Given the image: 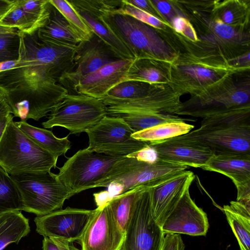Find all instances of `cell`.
Listing matches in <instances>:
<instances>
[{"instance_id":"1","label":"cell","mask_w":250,"mask_h":250,"mask_svg":"<svg viewBox=\"0 0 250 250\" xmlns=\"http://www.w3.org/2000/svg\"><path fill=\"white\" fill-rule=\"evenodd\" d=\"M19 32V62L14 68L0 72V90L14 117L21 121H39L69 94L58 82L73 68L77 47L48 44L39 39L37 32L31 35Z\"/></svg>"},{"instance_id":"2","label":"cell","mask_w":250,"mask_h":250,"mask_svg":"<svg viewBox=\"0 0 250 250\" xmlns=\"http://www.w3.org/2000/svg\"><path fill=\"white\" fill-rule=\"evenodd\" d=\"M142 162L126 156H112L80 149L59 168L61 181L76 194L94 188L105 187Z\"/></svg>"},{"instance_id":"3","label":"cell","mask_w":250,"mask_h":250,"mask_svg":"<svg viewBox=\"0 0 250 250\" xmlns=\"http://www.w3.org/2000/svg\"><path fill=\"white\" fill-rule=\"evenodd\" d=\"M179 136L213 154H250V105L203 118L199 128Z\"/></svg>"},{"instance_id":"4","label":"cell","mask_w":250,"mask_h":250,"mask_svg":"<svg viewBox=\"0 0 250 250\" xmlns=\"http://www.w3.org/2000/svg\"><path fill=\"white\" fill-rule=\"evenodd\" d=\"M236 72L216 57L179 53L169 63L168 85L181 96L197 97Z\"/></svg>"},{"instance_id":"5","label":"cell","mask_w":250,"mask_h":250,"mask_svg":"<svg viewBox=\"0 0 250 250\" xmlns=\"http://www.w3.org/2000/svg\"><path fill=\"white\" fill-rule=\"evenodd\" d=\"M114 10L105 11L101 19L134 59H151L170 63L176 58L179 52L158 34L157 29Z\"/></svg>"},{"instance_id":"6","label":"cell","mask_w":250,"mask_h":250,"mask_svg":"<svg viewBox=\"0 0 250 250\" xmlns=\"http://www.w3.org/2000/svg\"><path fill=\"white\" fill-rule=\"evenodd\" d=\"M20 192L22 210L37 216L62 209L64 201L75 195L50 171L22 172L10 175Z\"/></svg>"},{"instance_id":"7","label":"cell","mask_w":250,"mask_h":250,"mask_svg":"<svg viewBox=\"0 0 250 250\" xmlns=\"http://www.w3.org/2000/svg\"><path fill=\"white\" fill-rule=\"evenodd\" d=\"M58 158L42 148L11 120L0 140V167L9 175L47 171L55 168Z\"/></svg>"},{"instance_id":"8","label":"cell","mask_w":250,"mask_h":250,"mask_svg":"<svg viewBox=\"0 0 250 250\" xmlns=\"http://www.w3.org/2000/svg\"><path fill=\"white\" fill-rule=\"evenodd\" d=\"M229 76L205 93L183 103L178 115L205 118L235 108L250 105V83L235 84Z\"/></svg>"},{"instance_id":"9","label":"cell","mask_w":250,"mask_h":250,"mask_svg":"<svg viewBox=\"0 0 250 250\" xmlns=\"http://www.w3.org/2000/svg\"><path fill=\"white\" fill-rule=\"evenodd\" d=\"M108 115L106 106L100 100L82 94H68L42 123L45 128L61 126L70 134L85 132Z\"/></svg>"},{"instance_id":"10","label":"cell","mask_w":250,"mask_h":250,"mask_svg":"<svg viewBox=\"0 0 250 250\" xmlns=\"http://www.w3.org/2000/svg\"><path fill=\"white\" fill-rule=\"evenodd\" d=\"M165 235L153 217L147 187L142 185L126 226L121 250H161Z\"/></svg>"},{"instance_id":"11","label":"cell","mask_w":250,"mask_h":250,"mask_svg":"<svg viewBox=\"0 0 250 250\" xmlns=\"http://www.w3.org/2000/svg\"><path fill=\"white\" fill-rule=\"evenodd\" d=\"M88 149L112 156H127L148 145L131 137L134 132L119 116H104L85 131Z\"/></svg>"},{"instance_id":"12","label":"cell","mask_w":250,"mask_h":250,"mask_svg":"<svg viewBox=\"0 0 250 250\" xmlns=\"http://www.w3.org/2000/svg\"><path fill=\"white\" fill-rule=\"evenodd\" d=\"M194 178L192 171L186 170L145 184L149 191L153 217L161 227Z\"/></svg>"},{"instance_id":"13","label":"cell","mask_w":250,"mask_h":250,"mask_svg":"<svg viewBox=\"0 0 250 250\" xmlns=\"http://www.w3.org/2000/svg\"><path fill=\"white\" fill-rule=\"evenodd\" d=\"M124 239L125 232L107 203L93 210L78 243L81 250H121Z\"/></svg>"},{"instance_id":"14","label":"cell","mask_w":250,"mask_h":250,"mask_svg":"<svg viewBox=\"0 0 250 250\" xmlns=\"http://www.w3.org/2000/svg\"><path fill=\"white\" fill-rule=\"evenodd\" d=\"M121 60L94 33L88 40L81 42L77 46L74 65L69 72L60 78L58 83L73 90L79 82L85 76L102 66Z\"/></svg>"},{"instance_id":"15","label":"cell","mask_w":250,"mask_h":250,"mask_svg":"<svg viewBox=\"0 0 250 250\" xmlns=\"http://www.w3.org/2000/svg\"><path fill=\"white\" fill-rule=\"evenodd\" d=\"M181 95L168 84L157 86L147 95L131 100L101 99L108 114L116 116L132 112L168 113L178 115L183 107Z\"/></svg>"},{"instance_id":"16","label":"cell","mask_w":250,"mask_h":250,"mask_svg":"<svg viewBox=\"0 0 250 250\" xmlns=\"http://www.w3.org/2000/svg\"><path fill=\"white\" fill-rule=\"evenodd\" d=\"M93 210L67 207L34 218L36 231L43 236L74 242L81 237Z\"/></svg>"},{"instance_id":"17","label":"cell","mask_w":250,"mask_h":250,"mask_svg":"<svg viewBox=\"0 0 250 250\" xmlns=\"http://www.w3.org/2000/svg\"><path fill=\"white\" fill-rule=\"evenodd\" d=\"M201 168L230 179L237 188L236 201L250 203V154H213Z\"/></svg>"},{"instance_id":"18","label":"cell","mask_w":250,"mask_h":250,"mask_svg":"<svg viewBox=\"0 0 250 250\" xmlns=\"http://www.w3.org/2000/svg\"><path fill=\"white\" fill-rule=\"evenodd\" d=\"M209 228L207 215L198 207L187 190L162 226L165 234L206 236Z\"/></svg>"},{"instance_id":"19","label":"cell","mask_w":250,"mask_h":250,"mask_svg":"<svg viewBox=\"0 0 250 250\" xmlns=\"http://www.w3.org/2000/svg\"><path fill=\"white\" fill-rule=\"evenodd\" d=\"M147 143L156 150L159 159L189 167L202 168L213 155L208 148L179 136Z\"/></svg>"},{"instance_id":"20","label":"cell","mask_w":250,"mask_h":250,"mask_svg":"<svg viewBox=\"0 0 250 250\" xmlns=\"http://www.w3.org/2000/svg\"><path fill=\"white\" fill-rule=\"evenodd\" d=\"M133 60H120L105 65L83 77L73 91L96 99L104 98L114 86L125 82Z\"/></svg>"},{"instance_id":"21","label":"cell","mask_w":250,"mask_h":250,"mask_svg":"<svg viewBox=\"0 0 250 250\" xmlns=\"http://www.w3.org/2000/svg\"><path fill=\"white\" fill-rule=\"evenodd\" d=\"M92 32L97 36L121 60L134 58L122 42L103 23L101 16L107 11L94 2L85 3L80 8L76 9Z\"/></svg>"},{"instance_id":"22","label":"cell","mask_w":250,"mask_h":250,"mask_svg":"<svg viewBox=\"0 0 250 250\" xmlns=\"http://www.w3.org/2000/svg\"><path fill=\"white\" fill-rule=\"evenodd\" d=\"M188 167L159 159L153 164L142 163L114 181L123 187V193L155 179L187 170Z\"/></svg>"},{"instance_id":"23","label":"cell","mask_w":250,"mask_h":250,"mask_svg":"<svg viewBox=\"0 0 250 250\" xmlns=\"http://www.w3.org/2000/svg\"><path fill=\"white\" fill-rule=\"evenodd\" d=\"M37 34L41 42L57 46L76 47L82 42L66 19L50 3L49 18Z\"/></svg>"},{"instance_id":"24","label":"cell","mask_w":250,"mask_h":250,"mask_svg":"<svg viewBox=\"0 0 250 250\" xmlns=\"http://www.w3.org/2000/svg\"><path fill=\"white\" fill-rule=\"evenodd\" d=\"M169 63L151 59H134L125 81H135L151 84H168Z\"/></svg>"},{"instance_id":"25","label":"cell","mask_w":250,"mask_h":250,"mask_svg":"<svg viewBox=\"0 0 250 250\" xmlns=\"http://www.w3.org/2000/svg\"><path fill=\"white\" fill-rule=\"evenodd\" d=\"M223 210L239 245L250 250V203L231 201Z\"/></svg>"},{"instance_id":"26","label":"cell","mask_w":250,"mask_h":250,"mask_svg":"<svg viewBox=\"0 0 250 250\" xmlns=\"http://www.w3.org/2000/svg\"><path fill=\"white\" fill-rule=\"evenodd\" d=\"M15 125L28 137L42 148L58 158L64 155L71 148V144L67 136L59 138L51 131L33 126L26 122H14Z\"/></svg>"},{"instance_id":"27","label":"cell","mask_w":250,"mask_h":250,"mask_svg":"<svg viewBox=\"0 0 250 250\" xmlns=\"http://www.w3.org/2000/svg\"><path fill=\"white\" fill-rule=\"evenodd\" d=\"M211 14L224 23L244 30L249 24L250 1H213Z\"/></svg>"},{"instance_id":"28","label":"cell","mask_w":250,"mask_h":250,"mask_svg":"<svg viewBox=\"0 0 250 250\" xmlns=\"http://www.w3.org/2000/svg\"><path fill=\"white\" fill-rule=\"evenodd\" d=\"M30 232L29 219L21 211H11L0 215V250L13 243L18 244Z\"/></svg>"},{"instance_id":"29","label":"cell","mask_w":250,"mask_h":250,"mask_svg":"<svg viewBox=\"0 0 250 250\" xmlns=\"http://www.w3.org/2000/svg\"><path fill=\"white\" fill-rule=\"evenodd\" d=\"M194 127L185 122L166 123L133 133L131 137L146 142L161 141L186 134Z\"/></svg>"},{"instance_id":"30","label":"cell","mask_w":250,"mask_h":250,"mask_svg":"<svg viewBox=\"0 0 250 250\" xmlns=\"http://www.w3.org/2000/svg\"><path fill=\"white\" fill-rule=\"evenodd\" d=\"M116 116L122 118L134 133L166 123L187 120L177 115L154 112H132Z\"/></svg>"},{"instance_id":"31","label":"cell","mask_w":250,"mask_h":250,"mask_svg":"<svg viewBox=\"0 0 250 250\" xmlns=\"http://www.w3.org/2000/svg\"><path fill=\"white\" fill-rule=\"evenodd\" d=\"M29 26V35L43 26L50 16L48 0H18Z\"/></svg>"},{"instance_id":"32","label":"cell","mask_w":250,"mask_h":250,"mask_svg":"<svg viewBox=\"0 0 250 250\" xmlns=\"http://www.w3.org/2000/svg\"><path fill=\"white\" fill-rule=\"evenodd\" d=\"M22 210L20 192L10 175L0 167V215Z\"/></svg>"},{"instance_id":"33","label":"cell","mask_w":250,"mask_h":250,"mask_svg":"<svg viewBox=\"0 0 250 250\" xmlns=\"http://www.w3.org/2000/svg\"><path fill=\"white\" fill-rule=\"evenodd\" d=\"M63 16L82 42L89 40L94 33L68 0H48Z\"/></svg>"},{"instance_id":"34","label":"cell","mask_w":250,"mask_h":250,"mask_svg":"<svg viewBox=\"0 0 250 250\" xmlns=\"http://www.w3.org/2000/svg\"><path fill=\"white\" fill-rule=\"evenodd\" d=\"M159 85L161 84H151L135 81H125L112 88L101 99L116 101L134 100L147 95Z\"/></svg>"},{"instance_id":"35","label":"cell","mask_w":250,"mask_h":250,"mask_svg":"<svg viewBox=\"0 0 250 250\" xmlns=\"http://www.w3.org/2000/svg\"><path fill=\"white\" fill-rule=\"evenodd\" d=\"M142 185L113 197L108 202L116 220L125 232L137 193Z\"/></svg>"},{"instance_id":"36","label":"cell","mask_w":250,"mask_h":250,"mask_svg":"<svg viewBox=\"0 0 250 250\" xmlns=\"http://www.w3.org/2000/svg\"><path fill=\"white\" fill-rule=\"evenodd\" d=\"M114 11L117 13L129 15L157 30L164 31L168 29L173 30L171 26L167 22L132 5L126 3L123 0H122L121 5Z\"/></svg>"},{"instance_id":"37","label":"cell","mask_w":250,"mask_h":250,"mask_svg":"<svg viewBox=\"0 0 250 250\" xmlns=\"http://www.w3.org/2000/svg\"><path fill=\"white\" fill-rule=\"evenodd\" d=\"M21 37L19 31L0 38V63L18 61L20 58Z\"/></svg>"},{"instance_id":"38","label":"cell","mask_w":250,"mask_h":250,"mask_svg":"<svg viewBox=\"0 0 250 250\" xmlns=\"http://www.w3.org/2000/svg\"><path fill=\"white\" fill-rule=\"evenodd\" d=\"M0 25L16 28L21 32L29 35V24L18 0H16L13 8L0 21Z\"/></svg>"},{"instance_id":"39","label":"cell","mask_w":250,"mask_h":250,"mask_svg":"<svg viewBox=\"0 0 250 250\" xmlns=\"http://www.w3.org/2000/svg\"><path fill=\"white\" fill-rule=\"evenodd\" d=\"M173 30L188 41L196 43L199 42L196 30L189 21L182 16L175 17L170 23Z\"/></svg>"},{"instance_id":"40","label":"cell","mask_w":250,"mask_h":250,"mask_svg":"<svg viewBox=\"0 0 250 250\" xmlns=\"http://www.w3.org/2000/svg\"><path fill=\"white\" fill-rule=\"evenodd\" d=\"M42 250H81L77 249L73 242L55 237L43 236Z\"/></svg>"},{"instance_id":"41","label":"cell","mask_w":250,"mask_h":250,"mask_svg":"<svg viewBox=\"0 0 250 250\" xmlns=\"http://www.w3.org/2000/svg\"><path fill=\"white\" fill-rule=\"evenodd\" d=\"M153 5L161 14L165 21L170 25L172 20L176 17L179 16L177 12L176 6L172 0H151Z\"/></svg>"},{"instance_id":"42","label":"cell","mask_w":250,"mask_h":250,"mask_svg":"<svg viewBox=\"0 0 250 250\" xmlns=\"http://www.w3.org/2000/svg\"><path fill=\"white\" fill-rule=\"evenodd\" d=\"M126 157L135 158L137 161L147 164H153L158 160L156 150L151 146L148 145L140 150L127 155Z\"/></svg>"},{"instance_id":"43","label":"cell","mask_w":250,"mask_h":250,"mask_svg":"<svg viewBox=\"0 0 250 250\" xmlns=\"http://www.w3.org/2000/svg\"><path fill=\"white\" fill-rule=\"evenodd\" d=\"M185 246L180 234L167 233L161 250H185Z\"/></svg>"},{"instance_id":"44","label":"cell","mask_w":250,"mask_h":250,"mask_svg":"<svg viewBox=\"0 0 250 250\" xmlns=\"http://www.w3.org/2000/svg\"><path fill=\"white\" fill-rule=\"evenodd\" d=\"M123 1L126 3L148 13L163 21H166L161 14L153 5L151 0H123Z\"/></svg>"},{"instance_id":"45","label":"cell","mask_w":250,"mask_h":250,"mask_svg":"<svg viewBox=\"0 0 250 250\" xmlns=\"http://www.w3.org/2000/svg\"><path fill=\"white\" fill-rule=\"evenodd\" d=\"M16 0H0V22L13 8Z\"/></svg>"},{"instance_id":"46","label":"cell","mask_w":250,"mask_h":250,"mask_svg":"<svg viewBox=\"0 0 250 250\" xmlns=\"http://www.w3.org/2000/svg\"><path fill=\"white\" fill-rule=\"evenodd\" d=\"M93 196L98 207L107 203L113 198L107 190L95 193L93 194Z\"/></svg>"},{"instance_id":"47","label":"cell","mask_w":250,"mask_h":250,"mask_svg":"<svg viewBox=\"0 0 250 250\" xmlns=\"http://www.w3.org/2000/svg\"><path fill=\"white\" fill-rule=\"evenodd\" d=\"M12 114L5 94L0 90V116H7Z\"/></svg>"},{"instance_id":"48","label":"cell","mask_w":250,"mask_h":250,"mask_svg":"<svg viewBox=\"0 0 250 250\" xmlns=\"http://www.w3.org/2000/svg\"><path fill=\"white\" fill-rule=\"evenodd\" d=\"M107 187L108 188L107 191L112 197L123 193V186L116 181L111 182L107 185Z\"/></svg>"},{"instance_id":"49","label":"cell","mask_w":250,"mask_h":250,"mask_svg":"<svg viewBox=\"0 0 250 250\" xmlns=\"http://www.w3.org/2000/svg\"><path fill=\"white\" fill-rule=\"evenodd\" d=\"M12 114L7 116H0V140L8 123L13 120Z\"/></svg>"},{"instance_id":"50","label":"cell","mask_w":250,"mask_h":250,"mask_svg":"<svg viewBox=\"0 0 250 250\" xmlns=\"http://www.w3.org/2000/svg\"><path fill=\"white\" fill-rule=\"evenodd\" d=\"M18 31L16 28L0 25V38L9 36Z\"/></svg>"},{"instance_id":"51","label":"cell","mask_w":250,"mask_h":250,"mask_svg":"<svg viewBox=\"0 0 250 250\" xmlns=\"http://www.w3.org/2000/svg\"><path fill=\"white\" fill-rule=\"evenodd\" d=\"M19 62L18 61H12L0 63V72L14 68Z\"/></svg>"},{"instance_id":"52","label":"cell","mask_w":250,"mask_h":250,"mask_svg":"<svg viewBox=\"0 0 250 250\" xmlns=\"http://www.w3.org/2000/svg\"><path fill=\"white\" fill-rule=\"evenodd\" d=\"M239 246L241 250H248L244 246L239 244Z\"/></svg>"}]
</instances>
